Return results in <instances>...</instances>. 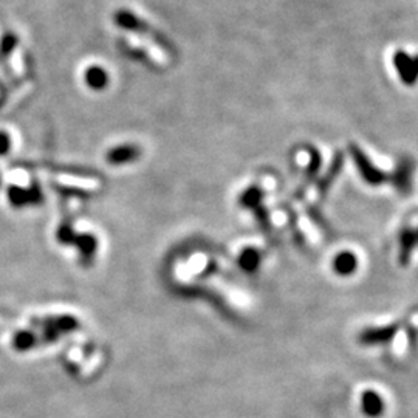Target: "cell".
<instances>
[{
    "label": "cell",
    "instance_id": "6da1fadb",
    "mask_svg": "<svg viewBox=\"0 0 418 418\" xmlns=\"http://www.w3.org/2000/svg\"><path fill=\"white\" fill-rule=\"evenodd\" d=\"M114 22H115L116 27L125 29V31L133 33V34H137V36L149 39L152 44L157 45L158 49H161L163 51L174 53L172 42H170V40L166 36H164V34L158 31L157 28L152 27L149 22L141 19L140 16L132 13V11H129V10L115 11Z\"/></svg>",
    "mask_w": 418,
    "mask_h": 418
},
{
    "label": "cell",
    "instance_id": "7a4b0ae2",
    "mask_svg": "<svg viewBox=\"0 0 418 418\" xmlns=\"http://www.w3.org/2000/svg\"><path fill=\"white\" fill-rule=\"evenodd\" d=\"M350 154H352L353 161H355V164H356L358 170H360L363 180L366 181V183L372 185V186H378V185L386 183V181H391L389 177L382 172V170H380L378 168L374 166V163L369 160L367 155L364 154L360 147L352 144L350 146Z\"/></svg>",
    "mask_w": 418,
    "mask_h": 418
},
{
    "label": "cell",
    "instance_id": "3957f363",
    "mask_svg": "<svg viewBox=\"0 0 418 418\" xmlns=\"http://www.w3.org/2000/svg\"><path fill=\"white\" fill-rule=\"evenodd\" d=\"M393 66L397 73L406 86H415L418 82V55H409V53L398 50L393 55Z\"/></svg>",
    "mask_w": 418,
    "mask_h": 418
},
{
    "label": "cell",
    "instance_id": "277c9868",
    "mask_svg": "<svg viewBox=\"0 0 418 418\" xmlns=\"http://www.w3.org/2000/svg\"><path fill=\"white\" fill-rule=\"evenodd\" d=\"M398 330V324L393 326H386L381 328H369V330L363 332L360 335V343L364 345H378V344H387L391 339L395 337Z\"/></svg>",
    "mask_w": 418,
    "mask_h": 418
},
{
    "label": "cell",
    "instance_id": "5b68a950",
    "mask_svg": "<svg viewBox=\"0 0 418 418\" xmlns=\"http://www.w3.org/2000/svg\"><path fill=\"white\" fill-rule=\"evenodd\" d=\"M412 174H414V164L409 160H404L400 164L397 172L393 174L391 181L397 186V190L402 194H408L412 186Z\"/></svg>",
    "mask_w": 418,
    "mask_h": 418
},
{
    "label": "cell",
    "instance_id": "8992f818",
    "mask_svg": "<svg viewBox=\"0 0 418 418\" xmlns=\"http://www.w3.org/2000/svg\"><path fill=\"white\" fill-rule=\"evenodd\" d=\"M361 408L367 417L376 418L382 414V410H384V402H382V398L376 392L367 391L363 393Z\"/></svg>",
    "mask_w": 418,
    "mask_h": 418
},
{
    "label": "cell",
    "instance_id": "52a82bcc",
    "mask_svg": "<svg viewBox=\"0 0 418 418\" xmlns=\"http://www.w3.org/2000/svg\"><path fill=\"white\" fill-rule=\"evenodd\" d=\"M418 244L414 235V229L406 228L400 235V262L406 265L409 262L412 252L417 248Z\"/></svg>",
    "mask_w": 418,
    "mask_h": 418
},
{
    "label": "cell",
    "instance_id": "ba28073f",
    "mask_svg": "<svg viewBox=\"0 0 418 418\" xmlns=\"http://www.w3.org/2000/svg\"><path fill=\"white\" fill-rule=\"evenodd\" d=\"M86 82L93 90H103L109 84V73L103 67L92 66L86 72Z\"/></svg>",
    "mask_w": 418,
    "mask_h": 418
},
{
    "label": "cell",
    "instance_id": "9c48e42d",
    "mask_svg": "<svg viewBox=\"0 0 418 418\" xmlns=\"http://www.w3.org/2000/svg\"><path fill=\"white\" fill-rule=\"evenodd\" d=\"M356 265H358V261H356L355 254H352V252L349 251L339 252L333 262L335 272L341 276H349L352 273H355Z\"/></svg>",
    "mask_w": 418,
    "mask_h": 418
},
{
    "label": "cell",
    "instance_id": "30bf717a",
    "mask_svg": "<svg viewBox=\"0 0 418 418\" xmlns=\"http://www.w3.org/2000/svg\"><path fill=\"white\" fill-rule=\"evenodd\" d=\"M259 263H261V254H259L257 250L248 248L240 256V267H242L245 272H256Z\"/></svg>",
    "mask_w": 418,
    "mask_h": 418
},
{
    "label": "cell",
    "instance_id": "8fae6325",
    "mask_svg": "<svg viewBox=\"0 0 418 418\" xmlns=\"http://www.w3.org/2000/svg\"><path fill=\"white\" fill-rule=\"evenodd\" d=\"M19 44V38H17V34L13 31H7L2 36V40H0V59L2 57H8L13 50Z\"/></svg>",
    "mask_w": 418,
    "mask_h": 418
},
{
    "label": "cell",
    "instance_id": "7c38bea8",
    "mask_svg": "<svg viewBox=\"0 0 418 418\" xmlns=\"http://www.w3.org/2000/svg\"><path fill=\"white\" fill-rule=\"evenodd\" d=\"M343 169V157H337L335 158L333 161V166H332V170L328 172L326 177H324V180L321 181V192H326L327 187L332 185V181L337 179V175L339 174V170Z\"/></svg>",
    "mask_w": 418,
    "mask_h": 418
}]
</instances>
